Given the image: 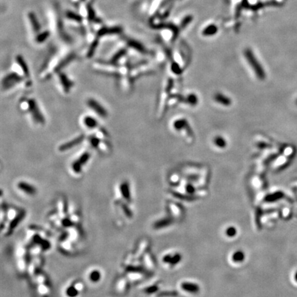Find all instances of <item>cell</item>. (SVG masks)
<instances>
[{"label": "cell", "instance_id": "obj_5", "mask_svg": "<svg viewBox=\"0 0 297 297\" xmlns=\"http://www.w3.org/2000/svg\"><path fill=\"white\" fill-rule=\"evenodd\" d=\"M86 105L98 118L106 119L109 116V112L105 107L96 98L92 97L87 98Z\"/></svg>", "mask_w": 297, "mask_h": 297}, {"label": "cell", "instance_id": "obj_19", "mask_svg": "<svg viewBox=\"0 0 297 297\" xmlns=\"http://www.w3.org/2000/svg\"><path fill=\"white\" fill-rule=\"evenodd\" d=\"M294 277H295V280H296V281H297V272H296V274H295V276H294Z\"/></svg>", "mask_w": 297, "mask_h": 297}, {"label": "cell", "instance_id": "obj_10", "mask_svg": "<svg viewBox=\"0 0 297 297\" xmlns=\"http://www.w3.org/2000/svg\"><path fill=\"white\" fill-rule=\"evenodd\" d=\"M81 124L85 129L90 132L96 131L102 127L97 118L90 115H85L83 116L81 118Z\"/></svg>", "mask_w": 297, "mask_h": 297}, {"label": "cell", "instance_id": "obj_8", "mask_svg": "<svg viewBox=\"0 0 297 297\" xmlns=\"http://www.w3.org/2000/svg\"><path fill=\"white\" fill-rule=\"evenodd\" d=\"M12 69L19 72V74H21L26 79L32 80L29 67H28L27 63L26 62V61L23 58V56H19V55L16 56L15 59V63L13 65Z\"/></svg>", "mask_w": 297, "mask_h": 297}, {"label": "cell", "instance_id": "obj_12", "mask_svg": "<svg viewBox=\"0 0 297 297\" xmlns=\"http://www.w3.org/2000/svg\"><path fill=\"white\" fill-rule=\"evenodd\" d=\"M181 287L183 288V290L188 292L196 293L199 291V287H198V285L192 283H188V282L183 283Z\"/></svg>", "mask_w": 297, "mask_h": 297}, {"label": "cell", "instance_id": "obj_14", "mask_svg": "<svg viewBox=\"0 0 297 297\" xmlns=\"http://www.w3.org/2000/svg\"><path fill=\"white\" fill-rule=\"evenodd\" d=\"M233 259L235 262L243 261L244 259V254L241 251L235 252V254L233 255Z\"/></svg>", "mask_w": 297, "mask_h": 297}, {"label": "cell", "instance_id": "obj_2", "mask_svg": "<svg viewBox=\"0 0 297 297\" xmlns=\"http://www.w3.org/2000/svg\"><path fill=\"white\" fill-rule=\"evenodd\" d=\"M74 55L72 53L64 57H54L51 59L43 65L40 70L39 74L40 79L43 81H47L54 75L63 71V69L75 59Z\"/></svg>", "mask_w": 297, "mask_h": 297}, {"label": "cell", "instance_id": "obj_16", "mask_svg": "<svg viewBox=\"0 0 297 297\" xmlns=\"http://www.w3.org/2000/svg\"><path fill=\"white\" fill-rule=\"evenodd\" d=\"M99 277H100V274H98V272H96V271L93 272L91 274V275H90V278H91V279L92 280V281H97V280L98 279V278Z\"/></svg>", "mask_w": 297, "mask_h": 297}, {"label": "cell", "instance_id": "obj_13", "mask_svg": "<svg viewBox=\"0 0 297 297\" xmlns=\"http://www.w3.org/2000/svg\"><path fill=\"white\" fill-rule=\"evenodd\" d=\"M215 100L218 103L223 105H230L231 103V101L230 98H228L227 96L221 94H217L215 96Z\"/></svg>", "mask_w": 297, "mask_h": 297}, {"label": "cell", "instance_id": "obj_4", "mask_svg": "<svg viewBox=\"0 0 297 297\" xmlns=\"http://www.w3.org/2000/svg\"><path fill=\"white\" fill-rule=\"evenodd\" d=\"M91 151L85 150L74 158L70 164L71 171L75 175H79L83 172V168L91 158Z\"/></svg>", "mask_w": 297, "mask_h": 297}, {"label": "cell", "instance_id": "obj_1", "mask_svg": "<svg viewBox=\"0 0 297 297\" xmlns=\"http://www.w3.org/2000/svg\"><path fill=\"white\" fill-rule=\"evenodd\" d=\"M19 109L26 115L32 123L36 127H42L46 125V118L39 103L34 97L30 96H23L18 101Z\"/></svg>", "mask_w": 297, "mask_h": 297}, {"label": "cell", "instance_id": "obj_6", "mask_svg": "<svg viewBox=\"0 0 297 297\" xmlns=\"http://www.w3.org/2000/svg\"><path fill=\"white\" fill-rule=\"evenodd\" d=\"M58 85L63 94L68 95L70 94L75 86V82L70 77L67 73L61 71L56 74Z\"/></svg>", "mask_w": 297, "mask_h": 297}, {"label": "cell", "instance_id": "obj_11", "mask_svg": "<svg viewBox=\"0 0 297 297\" xmlns=\"http://www.w3.org/2000/svg\"><path fill=\"white\" fill-rule=\"evenodd\" d=\"M17 188L21 191L24 192V193L29 195V196H34L36 193L35 186L25 181H21L20 182L18 183Z\"/></svg>", "mask_w": 297, "mask_h": 297}, {"label": "cell", "instance_id": "obj_3", "mask_svg": "<svg viewBox=\"0 0 297 297\" xmlns=\"http://www.w3.org/2000/svg\"><path fill=\"white\" fill-rule=\"evenodd\" d=\"M32 80L26 79L24 76L13 69L4 74L1 81V89L4 92H10L20 87L30 88L32 86Z\"/></svg>", "mask_w": 297, "mask_h": 297}, {"label": "cell", "instance_id": "obj_15", "mask_svg": "<svg viewBox=\"0 0 297 297\" xmlns=\"http://www.w3.org/2000/svg\"><path fill=\"white\" fill-rule=\"evenodd\" d=\"M215 144L219 147H224L226 146V141L222 138V137H216V138L214 140Z\"/></svg>", "mask_w": 297, "mask_h": 297}, {"label": "cell", "instance_id": "obj_7", "mask_svg": "<svg viewBox=\"0 0 297 297\" xmlns=\"http://www.w3.org/2000/svg\"><path fill=\"white\" fill-rule=\"evenodd\" d=\"M86 134L81 133V134L78 135V136L74 137L72 139L68 140V141L64 142L62 144H60L59 147H58V151L60 153H64L68 151H70L72 148L76 147L82 144L83 142L86 141Z\"/></svg>", "mask_w": 297, "mask_h": 297}, {"label": "cell", "instance_id": "obj_18", "mask_svg": "<svg viewBox=\"0 0 297 297\" xmlns=\"http://www.w3.org/2000/svg\"><path fill=\"white\" fill-rule=\"evenodd\" d=\"M188 101L189 102V103H191V104L195 105V104H196V103H197V101H198V100H197L196 97L194 96V95H191V96H190L189 98H188Z\"/></svg>", "mask_w": 297, "mask_h": 297}, {"label": "cell", "instance_id": "obj_9", "mask_svg": "<svg viewBox=\"0 0 297 297\" xmlns=\"http://www.w3.org/2000/svg\"><path fill=\"white\" fill-rule=\"evenodd\" d=\"M245 56H246L247 61H248L250 66L254 70L255 73L257 76V77L259 78L260 79H263L265 78L264 71H263L260 63L258 62L257 59L255 58L254 54H253V52L250 50H246L245 52Z\"/></svg>", "mask_w": 297, "mask_h": 297}, {"label": "cell", "instance_id": "obj_17", "mask_svg": "<svg viewBox=\"0 0 297 297\" xmlns=\"http://www.w3.org/2000/svg\"><path fill=\"white\" fill-rule=\"evenodd\" d=\"M226 234L228 235V236H234V235L236 234V230H235V228H233V227H231V228H229L227 230Z\"/></svg>", "mask_w": 297, "mask_h": 297}]
</instances>
